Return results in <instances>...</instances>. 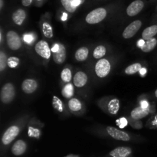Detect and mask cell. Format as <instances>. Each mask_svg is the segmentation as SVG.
<instances>
[{
    "label": "cell",
    "mask_w": 157,
    "mask_h": 157,
    "mask_svg": "<svg viewBox=\"0 0 157 157\" xmlns=\"http://www.w3.org/2000/svg\"><path fill=\"white\" fill-rule=\"evenodd\" d=\"M89 50L87 48L82 47L81 48L78 49L77 52H75V58L78 61H84L88 57Z\"/></svg>",
    "instance_id": "20"
},
{
    "label": "cell",
    "mask_w": 157,
    "mask_h": 157,
    "mask_svg": "<svg viewBox=\"0 0 157 157\" xmlns=\"http://www.w3.org/2000/svg\"><path fill=\"white\" fill-rule=\"evenodd\" d=\"M19 58L16 57H10L8 58V66L11 68H15L19 64Z\"/></svg>",
    "instance_id": "30"
},
{
    "label": "cell",
    "mask_w": 157,
    "mask_h": 157,
    "mask_svg": "<svg viewBox=\"0 0 157 157\" xmlns=\"http://www.w3.org/2000/svg\"><path fill=\"white\" fill-rule=\"evenodd\" d=\"M141 107H144V108H147V107H148V103H147L146 101H144Z\"/></svg>",
    "instance_id": "38"
},
{
    "label": "cell",
    "mask_w": 157,
    "mask_h": 157,
    "mask_svg": "<svg viewBox=\"0 0 157 157\" xmlns=\"http://www.w3.org/2000/svg\"><path fill=\"white\" fill-rule=\"evenodd\" d=\"M4 7V0H0V10H2Z\"/></svg>",
    "instance_id": "37"
},
{
    "label": "cell",
    "mask_w": 157,
    "mask_h": 157,
    "mask_svg": "<svg viewBox=\"0 0 157 157\" xmlns=\"http://www.w3.org/2000/svg\"><path fill=\"white\" fill-rule=\"evenodd\" d=\"M110 71V64L107 59H101L95 65V73L99 78H105Z\"/></svg>",
    "instance_id": "3"
},
{
    "label": "cell",
    "mask_w": 157,
    "mask_h": 157,
    "mask_svg": "<svg viewBox=\"0 0 157 157\" xmlns=\"http://www.w3.org/2000/svg\"><path fill=\"white\" fill-rule=\"evenodd\" d=\"M26 150V144L21 140L16 141L12 148V152L15 156L22 155Z\"/></svg>",
    "instance_id": "16"
},
{
    "label": "cell",
    "mask_w": 157,
    "mask_h": 157,
    "mask_svg": "<svg viewBox=\"0 0 157 157\" xmlns=\"http://www.w3.org/2000/svg\"><path fill=\"white\" fill-rule=\"evenodd\" d=\"M131 153V149L129 147H117L110 153L112 157H127Z\"/></svg>",
    "instance_id": "15"
},
{
    "label": "cell",
    "mask_w": 157,
    "mask_h": 157,
    "mask_svg": "<svg viewBox=\"0 0 157 157\" xmlns=\"http://www.w3.org/2000/svg\"><path fill=\"white\" fill-rule=\"evenodd\" d=\"M107 13H108V12H107V9L106 8H97L87 14L85 18V21L87 24L90 25L98 24L103 20L105 19Z\"/></svg>",
    "instance_id": "1"
},
{
    "label": "cell",
    "mask_w": 157,
    "mask_h": 157,
    "mask_svg": "<svg viewBox=\"0 0 157 157\" xmlns=\"http://www.w3.org/2000/svg\"><path fill=\"white\" fill-rule=\"evenodd\" d=\"M34 2V0H21V4L25 7H29Z\"/></svg>",
    "instance_id": "32"
},
{
    "label": "cell",
    "mask_w": 157,
    "mask_h": 157,
    "mask_svg": "<svg viewBox=\"0 0 157 157\" xmlns=\"http://www.w3.org/2000/svg\"><path fill=\"white\" fill-rule=\"evenodd\" d=\"M107 133L110 135V136L115 140H122V141H129L130 140V136L128 133L126 132L122 131L121 130L115 128L113 127H107Z\"/></svg>",
    "instance_id": "9"
},
{
    "label": "cell",
    "mask_w": 157,
    "mask_h": 157,
    "mask_svg": "<svg viewBox=\"0 0 157 157\" xmlns=\"http://www.w3.org/2000/svg\"><path fill=\"white\" fill-rule=\"evenodd\" d=\"M106 54V48L103 45H99L94 49V58H96V59H100V58H102L103 56H104Z\"/></svg>",
    "instance_id": "26"
},
{
    "label": "cell",
    "mask_w": 157,
    "mask_h": 157,
    "mask_svg": "<svg viewBox=\"0 0 157 157\" xmlns=\"http://www.w3.org/2000/svg\"><path fill=\"white\" fill-rule=\"evenodd\" d=\"M157 45V39L155 38H151V39L147 40L144 43V45L141 47V50L144 52H150L156 48Z\"/></svg>",
    "instance_id": "19"
},
{
    "label": "cell",
    "mask_w": 157,
    "mask_h": 157,
    "mask_svg": "<svg viewBox=\"0 0 157 157\" xmlns=\"http://www.w3.org/2000/svg\"><path fill=\"white\" fill-rule=\"evenodd\" d=\"M120 109V101L117 98H113V99L110 100V102L108 103L107 105V110H108L109 113L112 115L117 114L118 111Z\"/></svg>",
    "instance_id": "18"
},
{
    "label": "cell",
    "mask_w": 157,
    "mask_h": 157,
    "mask_svg": "<svg viewBox=\"0 0 157 157\" xmlns=\"http://www.w3.org/2000/svg\"><path fill=\"white\" fill-rule=\"evenodd\" d=\"M145 6L144 0H134L132 2L126 9V13L128 16L133 17L137 15Z\"/></svg>",
    "instance_id": "5"
},
{
    "label": "cell",
    "mask_w": 157,
    "mask_h": 157,
    "mask_svg": "<svg viewBox=\"0 0 157 157\" xmlns=\"http://www.w3.org/2000/svg\"><path fill=\"white\" fill-rule=\"evenodd\" d=\"M52 105L53 107L59 112L63 111V103L58 97L54 96L53 100H52Z\"/></svg>",
    "instance_id": "28"
},
{
    "label": "cell",
    "mask_w": 157,
    "mask_h": 157,
    "mask_svg": "<svg viewBox=\"0 0 157 157\" xmlns=\"http://www.w3.org/2000/svg\"><path fill=\"white\" fill-rule=\"evenodd\" d=\"M26 18V12L23 9H18L12 15V21L17 25H21Z\"/></svg>",
    "instance_id": "11"
},
{
    "label": "cell",
    "mask_w": 157,
    "mask_h": 157,
    "mask_svg": "<svg viewBox=\"0 0 157 157\" xmlns=\"http://www.w3.org/2000/svg\"><path fill=\"white\" fill-rule=\"evenodd\" d=\"M142 68L143 67L141 65V64H140V63H134V64L128 66L125 69V73L127 75H134V74L140 71Z\"/></svg>",
    "instance_id": "23"
},
{
    "label": "cell",
    "mask_w": 157,
    "mask_h": 157,
    "mask_svg": "<svg viewBox=\"0 0 157 157\" xmlns=\"http://www.w3.org/2000/svg\"><path fill=\"white\" fill-rule=\"evenodd\" d=\"M157 35V25H153L144 30L142 33V38L144 40H149L154 38L155 35Z\"/></svg>",
    "instance_id": "17"
},
{
    "label": "cell",
    "mask_w": 157,
    "mask_h": 157,
    "mask_svg": "<svg viewBox=\"0 0 157 157\" xmlns=\"http://www.w3.org/2000/svg\"><path fill=\"white\" fill-rule=\"evenodd\" d=\"M24 40L26 41L27 43H30L32 41V35H24Z\"/></svg>",
    "instance_id": "34"
},
{
    "label": "cell",
    "mask_w": 157,
    "mask_h": 157,
    "mask_svg": "<svg viewBox=\"0 0 157 157\" xmlns=\"http://www.w3.org/2000/svg\"><path fill=\"white\" fill-rule=\"evenodd\" d=\"M149 113H150V110H149L148 108H144L142 107H139L133 109L131 113H130V115H131V117L133 120L138 121V120H141L143 118L146 117L149 114Z\"/></svg>",
    "instance_id": "12"
},
{
    "label": "cell",
    "mask_w": 157,
    "mask_h": 157,
    "mask_svg": "<svg viewBox=\"0 0 157 157\" xmlns=\"http://www.w3.org/2000/svg\"><path fill=\"white\" fill-rule=\"evenodd\" d=\"M44 1L45 0H34V2L35 3L36 6H41V5H42L44 2Z\"/></svg>",
    "instance_id": "35"
},
{
    "label": "cell",
    "mask_w": 157,
    "mask_h": 157,
    "mask_svg": "<svg viewBox=\"0 0 157 157\" xmlns=\"http://www.w3.org/2000/svg\"><path fill=\"white\" fill-rule=\"evenodd\" d=\"M15 91L13 84L11 83L6 84L1 90V101L4 104H9L15 98Z\"/></svg>",
    "instance_id": "2"
},
{
    "label": "cell",
    "mask_w": 157,
    "mask_h": 157,
    "mask_svg": "<svg viewBox=\"0 0 157 157\" xmlns=\"http://www.w3.org/2000/svg\"><path fill=\"white\" fill-rule=\"evenodd\" d=\"M53 59L58 64H61L64 62L66 59V49L63 44H59L58 51L53 54Z\"/></svg>",
    "instance_id": "13"
},
{
    "label": "cell",
    "mask_w": 157,
    "mask_h": 157,
    "mask_svg": "<svg viewBox=\"0 0 157 157\" xmlns=\"http://www.w3.org/2000/svg\"><path fill=\"white\" fill-rule=\"evenodd\" d=\"M68 107L71 111H79L81 109V103L77 98H71L68 102Z\"/></svg>",
    "instance_id": "24"
},
{
    "label": "cell",
    "mask_w": 157,
    "mask_h": 157,
    "mask_svg": "<svg viewBox=\"0 0 157 157\" xmlns=\"http://www.w3.org/2000/svg\"><path fill=\"white\" fill-rule=\"evenodd\" d=\"M62 7L69 13H74L76 11L77 7H75L73 3V0H60Z\"/></svg>",
    "instance_id": "21"
},
{
    "label": "cell",
    "mask_w": 157,
    "mask_h": 157,
    "mask_svg": "<svg viewBox=\"0 0 157 157\" xmlns=\"http://www.w3.org/2000/svg\"><path fill=\"white\" fill-rule=\"evenodd\" d=\"M142 26V21L140 20H135L130 23L123 32V37L126 39L132 38L136 34Z\"/></svg>",
    "instance_id": "6"
},
{
    "label": "cell",
    "mask_w": 157,
    "mask_h": 157,
    "mask_svg": "<svg viewBox=\"0 0 157 157\" xmlns=\"http://www.w3.org/2000/svg\"><path fill=\"white\" fill-rule=\"evenodd\" d=\"M155 96H156V98H157V89L156 90V91H155Z\"/></svg>",
    "instance_id": "40"
},
{
    "label": "cell",
    "mask_w": 157,
    "mask_h": 157,
    "mask_svg": "<svg viewBox=\"0 0 157 157\" xmlns=\"http://www.w3.org/2000/svg\"><path fill=\"white\" fill-rule=\"evenodd\" d=\"M38 87V84L35 80L26 79L21 84V89L25 94H32L35 91Z\"/></svg>",
    "instance_id": "10"
},
{
    "label": "cell",
    "mask_w": 157,
    "mask_h": 157,
    "mask_svg": "<svg viewBox=\"0 0 157 157\" xmlns=\"http://www.w3.org/2000/svg\"><path fill=\"white\" fill-rule=\"evenodd\" d=\"M87 76L82 71H78L74 77V84L78 87H82L87 84Z\"/></svg>",
    "instance_id": "14"
},
{
    "label": "cell",
    "mask_w": 157,
    "mask_h": 157,
    "mask_svg": "<svg viewBox=\"0 0 157 157\" xmlns=\"http://www.w3.org/2000/svg\"><path fill=\"white\" fill-rule=\"evenodd\" d=\"M7 44L9 48L13 51L18 50L21 46V41L18 34L14 31H9L6 35Z\"/></svg>",
    "instance_id": "4"
},
{
    "label": "cell",
    "mask_w": 157,
    "mask_h": 157,
    "mask_svg": "<svg viewBox=\"0 0 157 157\" xmlns=\"http://www.w3.org/2000/svg\"><path fill=\"white\" fill-rule=\"evenodd\" d=\"M85 2V0H73V3L75 7L78 8V6H81L82 4Z\"/></svg>",
    "instance_id": "33"
},
{
    "label": "cell",
    "mask_w": 157,
    "mask_h": 157,
    "mask_svg": "<svg viewBox=\"0 0 157 157\" xmlns=\"http://www.w3.org/2000/svg\"><path fill=\"white\" fill-rule=\"evenodd\" d=\"M74 87L73 85L70 83L64 86V87L62 90V95L65 98H71L74 95Z\"/></svg>",
    "instance_id": "25"
},
{
    "label": "cell",
    "mask_w": 157,
    "mask_h": 157,
    "mask_svg": "<svg viewBox=\"0 0 157 157\" xmlns=\"http://www.w3.org/2000/svg\"><path fill=\"white\" fill-rule=\"evenodd\" d=\"M35 50L36 53L44 59H49L51 57V49L48 44L45 41H39L35 44Z\"/></svg>",
    "instance_id": "7"
},
{
    "label": "cell",
    "mask_w": 157,
    "mask_h": 157,
    "mask_svg": "<svg viewBox=\"0 0 157 157\" xmlns=\"http://www.w3.org/2000/svg\"><path fill=\"white\" fill-rule=\"evenodd\" d=\"M116 123L121 128H124L127 125V121L125 118H121L117 121H116Z\"/></svg>",
    "instance_id": "31"
},
{
    "label": "cell",
    "mask_w": 157,
    "mask_h": 157,
    "mask_svg": "<svg viewBox=\"0 0 157 157\" xmlns=\"http://www.w3.org/2000/svg\"><path fill=\"white\" fill-rule=\"evenodd\" d=\"M144 43H145V41H143V40H140L139 42H138V45H139L140 47L141 48L143 45H144Z\"/></svg>",
    "instance_id": "39"
},
{
    "label": "cell",
    "mask_w": 157,
    "mask_h": 157,
    "mask_svg": "<svg viewBox=\"0 0 157 157\" xmlns=\"http://www.w3.org/2000/svg\"><path fill=\"white\" fill-rule=\"evenodd\" d=\"M8 64V59L6 58V54L3 52H0V71H3L6 68Z\"/></svg>",
    "instance_id": "29"
},
{
    "label": "cell",
    "mask_w": 157,
    "mask_h": 157,
    "mask_svg": "<svg viewBox=\"0 0 157 157\" xmlns=\"http://www.w3.org/2000/svg\"><path fill=\"white\" fill-rule=\"evenodd\" d=\"M19 133V128L17 126H12L6 130L3 134L2 141L4 145H9L15 139Z\"/></svg>",
    "instance_id": "8"
},
{
    "label": "cell",
    "mask_w": 157,
    "mask_h": 157,
    "mask_svg": "<svg viewBox=\"0 0 157 157\" xmlns=\"http://www.w3.org/2000/svg\"><path fill=\"white\" fill-rule=\"evenodd\" d=\"M41 29H42V33L44 37L48 38H52L53 37V29H52V25L48 21H44L42 23Z\"/></svg>",
    "instance_id": "22"
},
{
    "label": "cell",
    "mask_w": 157,
    "mask_h": 157,
    "mask_svg": "<svg viewBox=\"0 0 157 157\" xmlns=\"http://www.w3.org/2000/svg\"><path fill=\"white\" fill-rule=\"evenodd\" d=\"M58 49H59V44H55V45L53 46V48H52V52H53L54 53H55V52H58Z\"/></svg>",
    "instance_id": "36"
},
{
    "label": "cell",
    "mask_w": 157,
    "mask_h": 157,
    "mask_svg": "<svg viewBox=\"0 0 157 157\" xmlns=\"http://www.w3.org/2000/svg\"><path fill=\"white\" fill-rule=\"evenodd\" d=\"M61 78L62 79V81L65 83H69L71 80L72 75H71V71L69 68H64V70L61 71Z\"/></svg>",
    "instance_id": "27"
}]
</instances>
